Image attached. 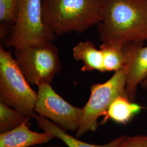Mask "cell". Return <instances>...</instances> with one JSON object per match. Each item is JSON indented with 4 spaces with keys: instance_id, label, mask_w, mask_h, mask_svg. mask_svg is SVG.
Here are the masks:
<instances>
[{
    "instance_id": "1",
    "label": "cell",
    "mask_w": 147,
    "mask_h": 147,
    "mask_svg": "<svg viewBox=\"0 0 147 147\" xmlns=\"http://www.w3.org/2000/svg\"><path fill=\"white\" fill-rule=\"evenodd\" d=\"M97 30L102 44L124 48L147 40V0H102Z\"/></svg>"
},
{
    "instance_id": "2",
    "label": "cell",
    "mask_w": 147,
    "mask_h": 147,
    "mask_svg": "<svg viewBox=\"0 0 147 147\" xmlns=\"http://www.w3.org/2000/svg\"><path fill=\"white\" fill-rule=\"evenodd\" d=\"M102 0H42V19L56 34L82 33L102 18Z\"/></svg>"
},
{
    "instance_id": "3",
    "label": "cell",
    "mask_w": 147,
    "mask_h": 147,
    "mask_svg": "<svg viewBox=\"0 0 147 147\" xmlns=\"http://www.w3.org/2000/svg\"><path fill=\"white\" fill-rule=\"evenodd\" d=\"M37 93L32 89L15 58L0 47V101L31 117Z\"/></svg>"
},
{
    "instance_id": "4",
    "label": "cell",
    "mask_w": 147,
    "mask_h": 147,
    "mask_svg": "<svg viewBox=\"0 0 147 147\" xmlns=\"http://www.w3.org/2000/svg\"><path fill=\"white\" fill-rule=\"evenodd\" d=\"M15 59L29 84H51L61 69L58 49L52 41L15 49Z\"/></svg>"
},
{
    "instance_id": "5",
    "label": "cell",
    "mask_w": 147,
    "mask_h": 147,
    "mask_svg": "<svg viewBox=\"0 0 147 147\" xmlns=\"http://www.w3.org/2000/svg\"><path fill=\"white\" fill-rule=\"evenodd\" d=\"M42 0H16V19L5 42L14 49L27 44L53 41L56 34L42 19Z\"/></svg>"
},
{
    "instance_id": "6",
    "label": "cell",
    "mask_w": 147,
    "mask_h": 147,
    "mask_svg": "<svg viewBox=\"0 0 147 147\" xmlns=\"http://www.w3.org/2000/svg\"><path fill=\"white\" fill-rule=\"evenodd\" d=\"M126 75L123 67L110 79L102 84H95L90 87V95L83 109V115L76 136L81 137L88 132H94L98 127V120L105 116L112 102L119 96H126Z\"/></svg>"
},
{
    "instance_id": "7",
    "label": "cell",
    "mask_w": 147,
    "mask_h": 147,
    "mask_svg": "<svg viewBox=\"0 0 147 147\" xmlns=\"http://www.w3.org/2000/svg\"><path fill=\"white\" fill-rule=\"evenodd\" d=\"M35 112L51 121L65 131H76L83 115V109L64 100L50 84L38 86Z\"/></svg>"
},
{
    "instance_id": "8",
    "label": "cell",
    "mask_w": 147,
    "mask_h": 147,
    "mask_svg": "<svg viewBox=\"0 0 147 147\" xmlns=\"http://www.w3.org/2000/svg\"><path fill=\"white\" fill-rule=\"evenodd\" d=\"M144 44H135L124 47L126 63L124 68L126 75L127 96L133 101L138 86L147 77V46Z\"/></svg>"
},
{
    "instance_id": "9",
    "label": "cell",
    "mask_w": 147,
    "mask_h": 147,
    "mask_svg": "<svg viewBox=\"0 0 147 147\" xmlns=\"http://www.w3.org/2000/svg\"><path fill=\"white\" fill-rule=\"evenodd\" d=\"M30 118L9 131L0 133V147H31L42 144L55 138L47 132H37L30 130Z\"/></svg>"
},
{
    "instance_id": "10",
    "label": "cell",
    "mask_w": 147,
    "mask_h": 147,
    "mask_svg": "<svg viewBox=\"0 0 147 147\" xmlns=\"http://www.w3.org/2000/svg\"><path fill=\"white\" fill-rule=\"evenodd\" d=\"M32 117L36 120L38 126L44 131L53 135L55 138L61 140L68 147H118L124 137V135H121L110 142L101 145L90 144L72 136L51 121L39 116L36 112L32 115Z\"/></svg>"
},
{
    "instance_id": "11",
    "label": "cell",
    "mask_w": 147,
    "mask_h": 147,
    "mask_svg": "<svg viewBox=\"0 0 147 147\" xmlns=\"http://www.w3.org/2000/svg\"><path fill=\"white\" fill-rule=\"evenodd\" d=\"M73 56L76 61H81L83 66L81 70L83 72L93 70L104 73L103 54L97 49L91 41L81 42L73 49Z\"/></svg>"
},
{
    "instance_id": "12",
    "label": "cell",
    "mask_w": 147,
    "mask_h": 147,
    "mask_svg": "<svg viewBox=\"0 0 147 147\" xmlns=\"http://www.w3.org/2000/svg\"><path fill=\"white\" fill-rule=\"evenodd\" d=\"M144 107L134 102L126 96L116 98L110 105L101 123L109 119L120 124H126L140 113Z\"/></svg>"
},
{
    "instance_id": "13",
    "label": "cell",
    "mask_w": 147,
    "mask_h": 147,
    "mask_svg": "<svg viewBox=\"0 0 147 147\" xmlns=\"http://www.w3.org/2000/svg\"><path fill=\"white\" fill-rule=\"evenodd\" d=\"M100 49L103 54L105 72L116 71L124 67L126 57L124 48L102 44Z\"/></svg>"
},
{
    "instance_id": "14",
    "label": "cell",
    "mask_w": 147,
    "mask_h": 147,
    "mask_svg": "<svg viewBox=\"0 0 147 147\" xmlns=\"http://www.w3.org/2000/svg\"><path fill=\"white\" fill-rule=\"evenodd\" d=\"M30 118L0 101V133L11 131Z\"/></svg>"
},
{
    "instance_id": "15",
    "label": "cell",
    "mask_w": 147,
    "mask_h": 147,
    "mask_svg": "<svg viewBox=\"0 0 147 147\" xmlns=\"http://www.w3.org/2000/svg\"><path fill=\"white\" fill-rule=\"evenodd\" d=\"M16 0H0V21L1 25H13L16 19Z\"/></svg>"
},
{
    "instance_id": "16",
    "label": "cell",
    "mask_w": 147,
    "mask_h": 147,
    "mask_svg": "<svg viewBox=\"0 0 147 147\" xmlns=\"http://www.w3.org/2000/svg\"><path fill=\"white\" fill-rule=\"evenodd\" d=\"M118 147H147V135L124 136Z\"/></svg>"
},
{
    "instance_id": "17",
    "label": "cell",
    "mask_w": 147,
    "mask_h": 147,
    "mask_svg": "<svg viewBox=\"0 0 147 147\" xmlns=\"http://www.w3.org/2000/svg\"><path fill=\"white\" fill-rule=\"evenodd\" d=\"M141 87L143 89L147 90V77L146 79L142 82L141 84L140 85Z\"/></svg>"
},
{
    "instance_id": "18",
    "label": "cell",
    "mask_w": 147,
    "mask_h": 147,
    "mask_svg": "<svg viewBox=\"0 0 147 147\" xmlns=\"http://www.w3.org/2000/svg\"><path fill=\"white\" fill-rule=\"evenodd\" d=\"M31 147H64L62 146H47V147H39L38 146H32Z\"/></svg>"
}]
</instances>
